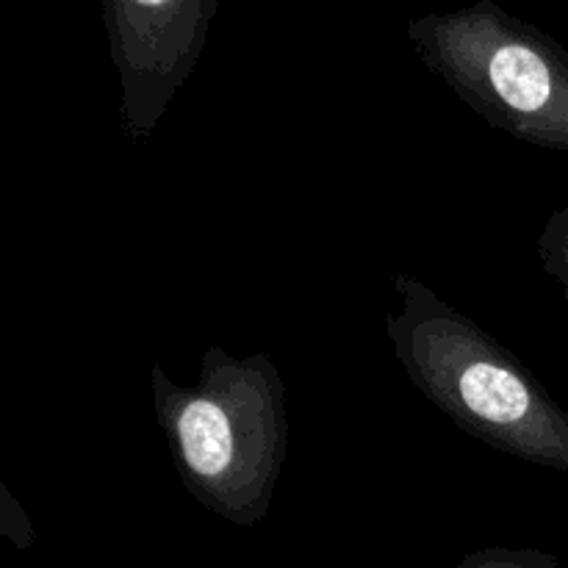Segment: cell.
I'll return each instance as SVG.
<instances>
[{"label": "cell", "instance_id": "obj_3", "mask_svg": "<svg viewBox=\"0 0 568 568\" xmlns=\"http://www.w3.org/2000/svg\"><path fill=\"white\" fill-rule=\"evenodd\" d=\"M427 67L497 131L568 153V53L491 11L414 28Z\"/></svg>", "mask_w": 568, "mask_h": 568}, {"label": "cell", "instance_id": "obj_2", "mask_svg": "<svg viewBox=\"0 0 568 568\" xmlns=\"http://www.w3.org/2000/svg\"><path fill=\"white\" fill-rule=\"evenodd\" d=\"M153 410L186 491L236 527L270 514L288 453L286 386L264 353L209 347L194 386L153 364Z\"/></svg>", "mask_w": 568, "mask_h": 568}, {"label": "cell", "instance_id": "obj_1", "mask_svg": "<svg viewBox=\"0 0 568 568\" xmlns=\"http://www.w3.org/2000/svg\"><path fill=\"white\" fill-rule=\"evenodd\" d=\"M386 336L408 381L464 433L497 453L568 475V414L536 375L419 277H394Z\"/></svg>", "mask_w": 568, "mask_h": 568}, {"label": "cell", "instance_id": "obj_6", "mask_svg": "<svg viewBox=\"0 0 568 568\" xmlns=\"http://www.w3.org/2000/svg\"><path fill=\"white\" fill-rule=\"evenodd\" d=\"M0 536L14 541L20 549L31 547L33 544L31 519H28L22 505L17 503V497L9 491V486H6L3 480H0Z\"/></svg>", "mask_w": 568, "mask_h": 568}, {"label": "cell", "instance_id": "obj_4", "mask_svg": "<svg viewBox=\"0 0 568 568\" xmlns=\"http://www.w3.org/2000/svg\"><path fill=\"white\" fill-rule=\"evenodd\" d=\"M538 261H541V270L558 283L568 303V205L555 211L541 227Z\"/></svg>", "mask_w": 568, "mask_h": 568}, {"label": "cell", "instance_id": "obj_5", "mask_svg": "<svg viewBox=\"0 0 568 568\" xmlns=\"http://www.w3.org/2000/svg\"><path fill=\"white\" fill-rule=\"evenodd\" d=\"M558 555L544 549H508L488 547L466 555L455 568H558Z\"/></svg>", "mask_w": 568, "mask_h": 568}]
</instances>
